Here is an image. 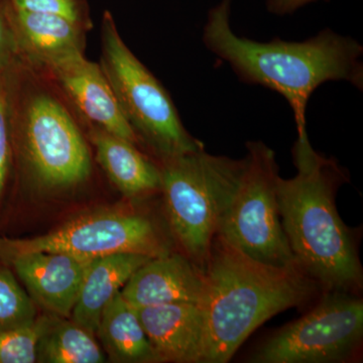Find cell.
I'll return each instance as SVG.
<instances>
[{
  "mask_svg": "<svg viewBox=\"0 0 363 363\" xmlns=\"http://www.w3.org/2000/svg\"><path fill=\"white\" fill-rule=\"evenodd\" d=\"M233 0L210 9L203 32L209 51L230 65L240 81L269 88L285 97L292 108L298 138H308L306 109L319 86L346 81L363 88L362 45L325 28L304 42L281 39L262 43L238 37L230 26Z\"/></svg>",
  "mask_w": 363,
  "mask_h": 363,
  "instance_id": "6da1fadb",
  "label": "cell"
},
{
  "mask_svg": "<svg viewBox=\"0 0 363 363\" xmlns=\"http://www.w3.org/2000/svg\"><path fill=\"white\" fill-rule=\"evenodd\" d=\"M297 175L279 177L277 195L281 225L298 267L325 292L362 290L363 272L350 229L336 207L345 174L334 159L298 138L293 149Z\"/></svg>",
  "mask_w": 363,
  "mask_h": 363,
  "instance_id": "7a4b0ae2",
  "label": "cell"
},
{
  "mask_svg": "<svg viewBox=\"0 0 363 363\" xmlns=\"http://www.w3.org/2000/svg\"><path fill=\"white\" fill-rule=\"evenodd\" d=\"M204 350L201 363H225L260 325L298 307L318 285L298 264L276 267L253 259L216 234L206 264Z\"/></svg>",
  "mask_w": 363,
  "mask_h": 363,
  "instance_id": "3957f363",
  "label": "cell"
},
{
  "mask_svg": "<svg viewBox=\"0 0 363 363\" xmlns=\"http://www.w3.org/2000/svg\"><path fill=\"white\" fill-rule=\"evenodd\" d=\"M14 167L47 189L82 185L93 173L82 119L44 73L16 57L6 69Z\"/></svg>",
  "mask_w": 363,
  "mask_h": 363,
  "instance_id": "277c9868",
  "label": "cell"
},
{
  "mask_svg": "<svg viewBox=\"0 0 363 363\" xmlns=\"http://www.w3.org/2000/svg\"><path fill=\"white\" fill-rule=\"evenodd\" d=\"M169 227L184 255L204 269L247 166L203 149L157 161Z\"/></svg>",
  "mask_w": 363,
  "mask_h": 363,
  "instance_id": "5b68a950",
  "label": "cell"
},
{
  "mask_svg": "<svg viewBox=\"0 0 363 363\" xmlns=\"http://www.w3.org/2000/svg\"><path fill=\"white\" fill-rule=\"evenodd\" d=\"M100 40L99 65L140 147L157 161L203 149L182 123L168 91L124 43L108 11L102 16Z\"/></svg>",
  "mask_w": 363,
  "mask_h": 363,
  "instance_id": "8992f818",
  "label": "cell"
},
{
  "mask_svg": "<svg viewBox=\"0 0 363 363\" xmlns=\"http://www.w3.org/2000/svg\"><path fill=\"white\" fill-rule=\"evenodd\" d=\"M247 166L217 234L264 264H298L281 225L276 155L262 142L247 143Z\"/></svg>",
  "mask_w": 363,
  "mask_h": 363,
  "instance_id": "52a82bcc",
  "label": "cell"
},
{
  "mask_svg": "<svg viewBox=\"0 0 363 363\" xmlns=\"http://www.w3.org/2000/svg\"><path fill=\"white\" fill-rule=\"evenodd\" d=\"M362 336V298L354 294L325 292L314 309L267 338L250 362H343L358 350Z\"/></svg>",
  "mask_w": 363,
  "mask_h": 363,
  "instance_id": "ba28073f",
  "label": "cell"
},
{
  "mask_svg": "<svg viewBox=\"0 0 363 363\" xmlns=\"http://www.w3.org/2000/svg\"><path fill=\"white\" fill-rule=\"evenodd\" d=\"M33 252H64L95 259L116 253L159 257L169 252L155 224L143 215L104 212L80 217L30 240L0 238V262Z\"/></svg>",
  "mask_w": 363,
  "mask_h": 363,
  "instance_id": "9c48e42d",
  "label": "cell"
},
{
  "mask_svg": "<svg viewBox=\"0 0 363 363\" xmlns=\"http://www.w3.org/2000/svg\"><path fill=\"white\" fill-rule=\"evenodd\" d=\"M33 67L57 86L84 123L140 147L99 64L87 60L85 54H74L47 66Z\"/></svg>",
  "mask_w": 363,
  "mask_h": 363,
  "instance_id": "30bf717a",
  "label": "cell"
},
{
  "mask_svg": "<svg viewBox=\"0 0 363 363\" xmlns=\"http://www.w3.org/2000/svg\"><path fill=\"white\" fill-rule=\"evenodd\" d=\"M91 260L64 252H33L6 262L13 267L30 298L56 316L67 318L73 311Z\"/></svg>",
  "mask_w": 363,
  "mask_h": 363,
  "instance_id": "8fae6325",
  "label": "cell"
},
{
  "mask_svg": "<svg viewBox=\"0 0 363 363\" xmlns=\"http://www.w3.org/2000/svg\"><path fill=\"white\" fill-rule=\"evenodd\" d=\"M204 292V271L186 255L171 252L152 257L121 291L135 308L172 303L200 305Z\"/></svg>",
  "mask_w": 363,
  "mask_h": 363,
  "instance_id": "7c38bea8",
  "label": "cell"
},
{
  "mask_svg": "<svg viewBox=\"0 0 363 363\" xmlns=\"http://www.w3.org/2000/svg\"><path fill=\"white\" fill-rule=\"evenodd\" d=\"M18 58L35 67L55 63L74 54H85L82 26L63 16L21 11L6 0Z\"/></svg>",
  "mask_w": 363,
  "mask_h": 363,
  "instance_id": "4fadbf2b",
  "label": "cell"
},
{
  "mask_svg": "<svg viewBox=\"0 0 363 363\" xmlns=\"http://www.w3.org/2000/svg\"><path fill=\"white\" fill-rule=\"evenodd\" d=\"M160 362L201 363L204 317L201 306L172 303L136 308Z\"/></svg>",
  "mask_w": 363,
  "mask_h": 363,
  "instance_id": "5bb4252c",
  "label": "cell"
},
{
  "mask_svg": "<svg viewBox=\"0 0 363 363\" xmlns=\"http://www.w3.org/2000/svg\"><path fill=\"white\" fill-rule=\"evenodd\" d=\"M83 123L95 159L123 194L135 198L161 191L159 164L143 154L138 145L84 121Z\"/></svg>",
  "mask_w": 363,
  "mask_h": 363,
  "instance_id": "9a60e30c",
  "label": "cell"
},
{
  "mask_svg": "<svg viewBox=\"0 0 363 363\" xmlns=\"http://www.w3.org/2000/svg\"><path fill=\"white\" fill-rule=\"evenodd\" d=\"M150 259L140 253L123 252L91 260L72 311V320L91 333H97L105 307Z\"/></svg>",
  "mask_w": 363,
  "mask_h": 363,
  "instance_id": "2e32d148",
  "label": "cell"
},
{
  "mask_svg": "<svg viewBox=\"0 0 363 363\" xmlns=\"http://www.w3.org/2000/svg\"><path fill=\"white\" fill-rule=\"evenodd\" d=\"M109 357L118 362H160L136 308L117 293L105 307L97 330Z\"/></svg>",
  "mask_w": 363,
  "mask_h": 363,
  "instance_id": "e0dca14e",
  "label": "cell"
},
{
  "mask_svg": "<svg viewBox=\"0 0 363 363\" xmlns=\"http://www.w3.org/2000/svg\"><path fill=\"white\" fill-rule=\"evenodd\" d=\"M37 362L49 363H101L104 354L94 334L65 320H50L40 336Z\"/></svg>",
  "mask_w": 363,
  "mask_h": 363,
  "instance_id": "ac0fdd59",
  "label": "cell"
},
{
  "mask_svg": "<svg viewBox=\"0 0 363 363\" xmlns=\"http://www.w3.org/2000/svg\"><path fill=\"white\" fill-rule=\"evenodd\" d=\"M51 318L43 317L18 326L0 328V363L37 362L40 336Z\"/></svg>",
  "mask_w": 363,
  "mask_h": 363,
  "instance_id": "d6986e66",
  "label": "cell"
},
{
  "mask_svg": "<svg viewBox=\"0 0 363 363\" xmlns=\"http://www.w3.org/2000/svg\"><path fill=\"white\" fill-rule=\"evenodd\" d=\"M35 319L33 298L26 295L9 269L0 267V328L18 326Z\"/></svg>",
  "mask_w": 363,
  "mask_h": 363,
  "instance_id": "ffe728a7",
  "label": "cell"
},
{
  "mask_svg": "<svg viewBox=\"0 0 363 363\" xmlns=\"http://www.w3.org/2000/svg\"><path fill=\"white\" fill-rule=\"evenodd\" d=\"M21 11L63 16L82 26L89 32L93 28L88 0H9Z\"/></svg>",
  "mask_w": 363,
  "mask_h": 363,
  "instance_id": "44dd1931",
  "label": "cell"
},
{
  "mask_svg": "<svg viewBox=\"0 0 363 363\" xmlns=\"http://www.w3.org/2000/svg\"><path fill=\"white\" fill-rule=\"evenodd\" d=\"M14 168L16 167H14L13 133H11L6 69H4V70H0V202L6 195Z\"/></svg>",
  "mask_w": 363,
  "mask_h": 363,
  "instance_id": "7402d4cb",
  "label": "cell"
},
{
  "mask_svg": "<svg viewBox=\"0 0 363 363\" xmlns=\"http://www.w3.org/2000/svg\"><path fill=\"white\" fill-rule=\"evenodd\" d=\"M18 57L11 21L6 11V0H0V70H4Z\"/></svg>",
  "mask_w": 363,
  "mask_h": 363,
  "instance_id": "603a6c76",
  "label": "cell"
},
{
  "mask_svg": "<svg viewBox=\"0 0 363 363\" xmlns=\"http://www.w3.org/2000/svg\"><path fill=\"white\" fill-rule=\"evenodd\" d=\"M319 0H267V9L276 16H286L297 11L301 7ZM328 1V0H325Z\"/></svg>",
  "mask_w": 363,
  "mask_h": 363,
  "instance_id": "cb8c5ba5",
  "label": "cell"
}]
</instances>
